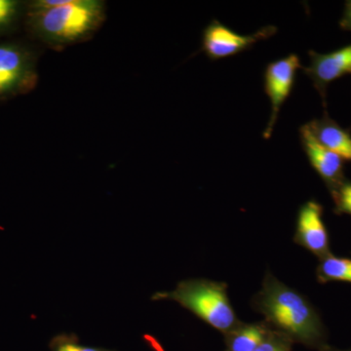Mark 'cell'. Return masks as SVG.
Returning <instances> with one entry per match:
<instances>
[{"mask_svg": "<svg viewBox=\"0 0 351 351\" xmlns=\"http://www.w3.org/2000/svg\"><path fill=\"white\" fill-rule=\"evenodd\" d=\"M251 306L265 317L274 331L289 339L325 350L326 330L319 313L295 289L267 272L262 289L254 295Z\"/></svg>", "mask_w": 351, "mask_h": 351, "instance_id": "obj_1", "label": "cell"}, {"mask_svg": "<svg viewBox=\"0 0 351 351\" xmlns=\"http://www.w3.org/2000/svg\"><path fill=\"white\" fill-rule=\"evenodd\" d=\"M105 18V3L99 0H66L62 5L46 9L25 4L27 29L56 50L91 38Z\"/></svg>", "mask_w": 351, "mask_h": 351, "instance_id": "obj_2", "label": "cell"}, {"mask_svg": "<svg viewBox=\"0 0 351 351\" xmlns=\"http://www.w3.org/2000/svg\"><path fill=\"white\" fill-rule=\"evenodd\" d=\"M152 301H172L197 316L210 326L228 334L240 322L228 295V285L208 279L181 281L169 292H157Z\"/></svg>", "mask_w": 351, "mask_h": 351, "instance_id": "obj_3", "label": "cell"}, {"mask_svg": "<svg viewBox=\"0 0 351 351\" xmlns=\"http://www.w3.org/2000/svg\"><path fill=\"white\" fill-rule=\"evenodd\" d=\"M38 82L34 51L15 41L0 43V101L29 93Z\"/></svg>", "mask_w": 351, "mask_h": 351, "instance_id": "obj_4", "label": "cell"}, {"mask_svg": "<svg viewBox=\"0 0 351 351\" xmlns=\"http://www.w3.org/2000/svg\"><path fill=\"white\" fill-rule=\"evenodd\" d=\"M276 31V27L267 25L255 34L245 36L214 20L203 32L202 50L209 59L214 61L225 59L248 50L258 41L271 38Z\"/></svg>", "mask_w": 351, "mask_h": 351, "instance_id": "obj_5", "label": "cell"}, {"mask_svg": "<svg viewBox=\"0 0 351 351\" xmlns=\"http://www.w3.org/2000/svg\"><path fill=\"white\" fill-rule=\"evenodd\" d=\"M301 68V61L295 54L267 64L265 73V92L270 100L271 114L263 132V138H269L271 136L280 108L290 96L298 69Z\"/></svg>", "mask_w": 351, "mask_h": 351, "instance_id": "obj_6", "label": "cell"}, {"mask_svg": "<svg viewBox=\"0 0 351 351\" xmlns=\"http://www.w3.org/2000/svg\"><path fill=\"white\" fill-rule=\"evenodd\" d=\"M294 241L319 260L331 254L329 233L323 221V207L317 201H307L300 208Z\"/></svg>", "mask_w": 351, "mask_h": 351, "instance_id": "obj_7", "label": "cell"}, {"mask_svg": "<svg viewBox=\"0 0 351 351\" xmlns=\"http://www.w3.org/2000/svg\"><path fill=\"white\" fill-rule=\"evenodd\" d=\"M300 134L309 162L332 193L346 181L343 159L320 145L307 124L302 127Z\"/></svg>", "mask_w": 351, "mask_h": 351, "instance_id": "obj_8", "label": "cell"}, {"mask_svg": "<svg viewBox=\"0 0 351 351\" xmlns=\"http://www.w3.org/2000/svg\"><path fill=\"white\" fill-rule=\"evenodd\" d=\"M309 56L311 64L304 68V71L313 80L323 99L330 83L341 76L351 75V44L328 54L311 51Z\"/></svg>", "mask_w": 351, "mask_h": 351, "instance_id": "obj_9", "label": "cell"}, {"mask_svg": "<svg viewBox=\"0 0 351 351\" xmlns=\"http://www.w3.org/2000/svg\"><path fill=\"white\" fill-rule=\"evenodd\" d=\"M320 145L334 152L343 160L351 162V136L329 117L313 120L307 124Z\"/></svg>", "mask_w": 351, "mask_h": 351, "instance_id": "obj_10", "label": "cell"}, {"mask_svg": "<svg viewBox=\"0 0 351 351\" xmlns=\"http://www.w3.org/2000/svg\"><path fill=\"white\" fill-rule=\"evenodd\" d=\"M271 331V328L265 321L251 324L241 323L226 334V351H254L262 345Z\"/></svg>", "mask_w": 351, "mask_h": 351, "instance_id": "obj_11", "label": "cell"}, {"mask_svg": "<svg viewBox=\"0 0 351 351\" xmlns=\"http://www.w3.org/2000/svg\"><path fill=\"white\" fill-rule=\"evenodd\" d=\"M316 277L321 284L332 281L351 283V258L336 257L332 253L329 254L320 258Z\"/></svg>", "mask_w": 351, "mask_h": 351, "instance_id": "obj_12", "label": "cell"}, {"mask_svg": "<svg viewBox=\"0 0 351 351\" xmlns=\"http://www.w3.org/2000/svg\"><path fill=\"white\" fill-rule=\"evenodd\" d=\"M25 11L24 2L0 0V36L12 32Z\"/></svg>", "mask_w": 351, "mask_h": 351, "instance_id": "obj_13", "label": "cell"}, {"mask_svg": "<svg viewBox=\"0 0 351 351\" xmlns=\"http://www.w3.org/2000/svg\"><path fill=\"white\" fill-rule=\"evenodd\" d=\"M50 348L52 351H117L80 345L75 335L68 334H61L54 337L50 341Z\"/></svg>", "mask_w": 351, "mask_h": 351, "instance_id": "obj_14", "label": "cell"}, {"mask_svg": "<svg viewBox=\"0 0 351 351\" xmlns=\"http://www.w3.org/2000/svg\"><path fill=\"white\" fill-rule=\"evenodd\" d=\"M335 202V212L351 216V182L346 181L331 193Z\"/></svg>", "mask_w": 351, "mask_h": 351, "instance_id": "obj_15", "label": "cell"}, {"mask_svg": "<svg viewBox=\"0 0 351 351\" xmlns=\"http://www.w3.org/2000/svg\"><path fill=\"white\" fill-rule=\"evenodd\" d=\"M254 351H290L289 339L272 330L267 339Z\"/></svg>", "mask_w": 351, "mask_h": 351, "instance_id": "obj_16", "label": "cell"}, {"mask_svg": "<svg viewBox=\"0 0 351 351\" xmlns=\"http://www.w3.org/2000/svg\"><path fill=\"white\" fill-rule=\"evenodd\" d=\"M341 27L351 32V1L346 3L345 14L341 22Z\"/></svg>", "mask_w": 351, "mask_h": 351, "instance_id": "obj_17", "label": "cell"}, {"mask_svg": "<svg viewBox=\"0 0 351 351\" xmlns=\"http://www.w3.org/2000/svg\"><path fill=\"white\" fill-rule=\"evenodd\" d=\"M324 351H351V350H332V348H326L325 350H323Z\"/></svg>", "mask_w": 351, "mask_h": 351, "instance_id": "obj_18", "label": "cell"}]
</instances>
